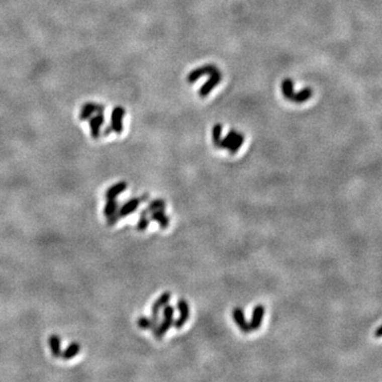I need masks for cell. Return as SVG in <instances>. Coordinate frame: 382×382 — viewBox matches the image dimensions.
<instances>
[{
	"label": "cell",
	"instance_id": "cell-14",
	"mask_svg": "<svg viewBox=\"0 0 382 382\" xmlns=\"http://www.w3.org/2000/svg\"><path fill=\"white\" fill-rule=\"evenodd\" d=\"M171 296L172 294L170 292H165L159 295V298L154 302V304L152 305V308H151V314H157L159 315V311L160 309H162L165 307L166 305H168L169 301L171 300Z\"/></svg>",
	"mask_w": 382,
	"mask_h": 382
},
{
	"label": "cell",
	"instance_id": "cell-22",
	"mask_svg": "<svg viewBox=\"0 0 382 382\" xmlns=\"http://www.w3.org/2000/svg\"><path fill=\"white\" fill-rule=\"evenodd\" d=\"M222 131H223V126L221 123H217L214 126L213 131H212V137H213V142L216 148H219L220 142H221L222 139Z\"/></svg>",
	"mask_w": 382,
	"mask_h": 382
},
{
	"label": "cell",
	"instance_id": "cell-9",
	"mask_svg": "<svg viewBox=\"0 0 382 382\" xmlns=\"http://www.w3.org/2000/svg\"><path fill=\"white\" fill-rule=\"evenodd\" d=\"M104 110H105L104 105L87 102V103H85L81 109L80 118L81 120H88V118L93 113H104Z\"/></svg>",
	"mask_w": 382,
	"mask_h": 382
},
{
	"label": "cell",
	"instance_id": "cell-4",
	"mask_svg": "<svg viewBox=\"0 0 382 382\" xmlns=\"http://www.w3.org/2000/svg\"><path fill=\"white\" fill-rule=\"evenodd\" d=\"M221 81H222V72L218 69L210 74L209 80L207 82H205L202 85V87L200 88V90H199L200 97L201 98L207 97V96L210 93V91H212Z\"/></svg>",
	"mask_w": 382,
	"mask_h": 382
},
{
	"label": "cell",
	"instance_id": "cell-19",
	"mask_svg": "<svg viewBox=\"0 0 382 382\" xmlns=\"http://www.w3.org/2000/svg\"><path fill=\"white\" fill-rule=\"evenodd\" d=\"M293 87H294V84H293V81L291 79H284L282 81V83H281V90H282L283 97L286 100H291L292 101V98H293V96H294Z\"/></svg>",
	"mask_w": 382,
	"mask_h": 382
},
{
	"label": "cell",
	"instance_id": "cell-3",
	"mask_svg": "<svg viewBox=\"0 0 382 382\" xmlns=\"http://www.w3.org/2000/svg\"><path fill=\"white\" fill-rule=\"evenodd\" d=\"M176 307H177V310L179 312V315L176 320H174L173 326L176 329H180L188 322V320L190 318V307H189L188 302L183 300V299H180L177 301Z\"/></svg>",
	"mask_w": 382,
	"mask_h": 382
},
{
	"label": "cell",
	"instance_id": "cell-10",
	"mask_svg": "<svg viewBox=\"0 0 382 382\" xmlns=\"http://www.w3.org/2000/svg\"><path fill=\"white\" fill-rule=\"evenodd\" d=\"M89 120V127H90V133L91 137L93 139H97L100 136V128L104 123V115L103 113H97L94 116H90L88 118Z\"/></svg>",
	"mask_w": 382,
	"mask_h": 382
},
{
	"label": "cell",
	"instance_id": "cell-15",
	"mask_svg": "<svg viewBox=\"0 0 382 382\" xmlns=\"http://www.w3.org/2000/svg\"><path fill=\"white\" fill-rule=\"evenodd\" d=\"M48 344H49L52 356L54 358H60L62 355L61 338L59 336H56V334H51V336L48 338Z\"/></svg>",
	"mask_w": 382,
	"mask_h": 382
},
{
	"label": "cell",
	"instance_id": "cell-17",
	"mask_svg": "<svg viewBox=\"0 0 382 382\" xmlns=\"http://www.w3.org/2000/svg\"><path fill=\"white\" fill-rule=\"evenodd\" d=\"M81 350V346L79 343H71L68 346L65 348L64 351H62L61 357L64 360H70L73 359L76 355H79V352Z\"/></svg>",
	"mask_w": 382,
	"mask_h": 382
},
{
	"label": "cell",
	"instance_id": "cell-12",
	"mask_svg": "<svg viewBox=\"0 0 382 382\" xmlns=\"http://www.w3.org/2000/svg\"><path fill=\"white\" fill-rule=\"evenodd\" d=\"M150 219L155 221L161 228H167L170 224V218L165 214V209H159L150 214Z\"/></svg>",
	"mask_w": 382,
	"mask_h": 382
},
{
	"label": "cell",
	"instance_id": "cell-11",
	"mask_svg": "<svg viewBox=\"0 0 382 382\" xmlns=\"http://www.w3.org/2000/svg\"><path fill=\"white\" fill-rule=\"evenodd\" d=\"M159 323V315L157 314H151V318L147 317H140L137 321V325L141 329H150L154 330Z\"/></svg>",
	"mask_w": 382,
	"mask_h": 382
},
{
	"label": "cell",
	"instance_id": "cell-23",
	"mask_svg": "<svg viewBox=\"0 0 382 382\" xmlns=\"http://www.w3.org/2000/svg\"><path fill=\"white\" fill-rule=\"evenodd\" d=\"M243 141H244L243 134L242 133H238V135H237L236 139L234 140L233 145L231 147H229V149H228V151L231 152V154H235L236 152H238L239 150H240L241 146L243 145Z\"/></svg>",
	"mask_w": 382,
	"mask_h": 382
},
{
	"label": "cell",
	"instance_id": "cell-1",
	"mask_svg": "<svg viewBox=\"0 0 382 382\" xmlns=\"http://www.w3.org/2000/svg\"><path fill=\"white\" fill-rule=\"evenodd\" d=\"M174 307L171 305H166L162 308V320L158 323L157 327L153 330V334L156 339H162L168 330L173 326L174 323Z\"/></svg>",
	"mask_w": 382,
	"mask_h": 382
},
{
	"label": "cell",
	"instance_id": "cell-20",
	"mask_svg": "<svg viewBox=\"0 0 382 382\" xmlns=\"http://www.w3.org/2000/svg\"><path fill=\"white\" fill-rule=\"evenodd\" d=\"M238 133L239 132H236L235 130H231V131H229L227 134H226V136L224 137V138H222L221 139V142H220V145H219V148L220 149H229V147H231L232 145H233V142H234V140L236 139V137H237V135H238Z\"/></svg>",
	"mask_w": 382,
	"mask_h": 382
},
{
	"label": "cell",
	"instance_id": "cell-26",
	"mask_svg": "<svg viewBox=\"0 0 382 382\" xmlns=\"http://www.w3.org/2000/svg\"><path fill=\"white\" fill-rule=\"evenodd\" d=\"M375 337L376 338H382V325L381 326H379L377 328V330L375 331Z\"/></svg>",
	"mask_w": 382,
	"mask_h": 382
},
{
	"label": "cell",
	"instance_id": "cell-5",
	"mask_svg": "<svg viewBox=\"0 0 382 382\" xmlns=\"http://www.w3.org/2000/svg\"><path fill=\"white\" fill-rule=\"evenodd\" d=\"M218 70V67L216 65H205L202 67H199V68L195 69L191 71L188 76H187V81L191 84L197 82L200 78H202L203 75H210L213 72Z\"/></svg>",
	"mask_w": 382,
	"mask_h": 382
},
{
	"label": "cell",
	"instance_id": "cell-18",
	"mask_svg": "<svg viewBox=\"0 0 382 382\" xmlns=\"http://www.w3.org/2000/svg\"><path fill=\"white\" fill-rule=\"evenodd\" d=\"M312 94H313L312 89H311L310 87H306V88L302 89V90L299 91V92H294V96H293V98H292V101H293L294 103H299V104H301V103H304V102H306V101H308V100L312 97Z\"/></svg>",
	"mask_w": 382,
	"mask_h": 382
},
{
	"label": "cell",
	"instance_id": "cell-24",
	"mask_svg": "<svg viewBox=\"0 0 382 382\" xmlns=\"http://www.w3.org/2000/svg\"><path fill=\"white\" fill-rule=\"evenodd\" d=\"M150 225V219L147 216H140L139 221L136 224V229L138 232H145Z\"/></svg>",
	"mask_w": 382,
	"mask_h": 382
},
{
	"label": "cell",
	"instance_id": "cell-13",
	"mask_svg": "<svg viewBox=\"0 0 382 382\" xmlns=\"http://www.w3.org/2000/svg\"><path fill=\"white\" fill-rule=\"evenodd\" d=\"M127 188H128L127 181H124V180L118 181V183L114 184L107 190V193H105V198H107V200L116 199L119 195L123 193V191H126Z\"/></svg>",
	"mask_w": 382,
	"mask_h": 382
},
{
	"label": "cell",
	"instance_id": "cell-16",
	"mask_svg": "<svg viewBox=\"0 0 382 382\" xmlns=\"http://www.w3.org/2000/svg\"><path fill=\"white\" fill-rule=\"evenodd\" d=\"M165 208H166V201L165 200H162V199L153 200V201H151L150 204L148 205V207L146 209L141 210L140 216H147L148 214H151L152 212H155V210L165 209Z\"/></svg>",
	"mask_w": 382,
	"mask_h": 382
},
{
	"label": "cell",
	"instance_id": "cell-7",
	"mask_svg": "<svg viewBox=\"0 0 382 382\" xmlns=\"http://www.w3.org/2000/svg\"><path fill=\"white\" fill-rule=\"evenodd\" d=\"M141 203V199L140 198H133L129 201H127L118 210H117V215L120 219L128 217L129 215L133 214L135 210L139 207Z\"/></svg>",
	"mask_w": 382,
	"mask_h": 382
},
{
	"label": "cell",
	"instance_id": "cell-6",
	"mask_svg": "<svg viewBox=\"0 0 382 382\" xmlns=\"http://www.w3.org/2000/svg\"><path fill=\"white\" fill-rule=\"evenodd\" d=\"M233 319L236 323L237 326L241 329L242 332L248 333L251 332V326H250V322H247L245 319V314L242 308L237 307L233 310Z\"/></svg>",
	"mask_w": 382,
	"mask_h": 382
},
{
	"label": "cell",
	"instance_id": "cell-8",
	"mask_svg": "<svg viewBox=\"0 0 382 382\" xmlns=\"http://www.w3.org/2000/svg\"><path fill=\"white\" fill-rule=\"evenodd\" d=\"M264 313H265V308L263 305H257L255 306V308L253 309L252 312V318L250 321V326L252 330H258L261 327L262 320L264 318Z\"/></svg>",
	"mask_w": 382,
	"mask_h": 382
},
{
	"label": "cell",
	"instance_id": "cell-2",
	"mask_svg": "<svg viewBox=\"0 0 382 382\" xmlns=\"http://www.w3.org/2000/svg\"><path fill=\"white\" fill-rule=\"evenodd\" d=\"M126 115V110H124L122 107H116L111 115V124L107 129L104 130L103 135L108 136L112 132H115L116 134H121L123 131V124H122V119Z\"/></svg>",
	"mask_w": 382,
	"mask_h": 382
},
{
	"label": "cell",
	"instance_id": "cell-25",
	"mask_svg": "<svg viewBox=\"0 0 382 382\" xmlns=\"http://www.w3.org/2000/svg\"><path fill=\"white\" fill-rule=\"evenodd\" d=\"M119 220H120V218L118 217L117 212H116L114 215L108 217V225H109V226H113V225L116 224V223L119 221Z\"/></svg>",
	"mask_w": 382,
	"mask_h": 382
},
{
	"label": "cell",
	"instance_id": "cell-21",
	"mask_svg": "<svg viewBox=\"0 0 382 382\" xmlns=\"http://www.w3.org/2000/svg\"><path fill=\"white\" fill-rule=\"evenodd\" d=\"M118 208H119L118 201L116 199H110V200H108L107 204H105V206H104L103 214L105 217L108 218V217H110V216H112L116 213Z\"/></svg>",
	"mask_w": 382,
	"mask_h": 382
}]
</instances>
